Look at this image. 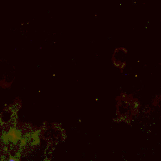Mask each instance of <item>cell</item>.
<instances>
[{
    "mask_svg": "<svg viewBox=\"0 0 161 161\" xmlns=\"http://www.w3.org/2000/svg\"><path fill=\"white\" fill-rule=\"evenodd\" d=\"M9 161H16L15 160H14L13 159H10V160Z\"/></svg>",
    "mask_w": 161,
    "mask_h": 161,
    "instance_id": "cell-1",
    "label": "cell"
}]
</instances>
